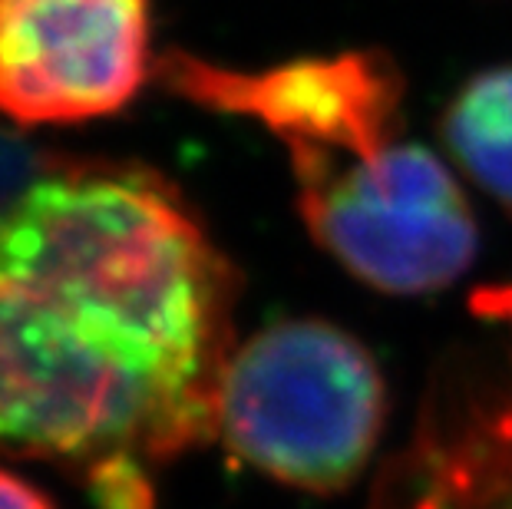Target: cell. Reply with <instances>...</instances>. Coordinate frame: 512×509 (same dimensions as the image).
<instances>
[{
	"instance_id": "8992f818",
	"label": "cell",
	"mask_w": 512,
	"mask_h": 509,
	"mask_svg": "<svg viewBox=\"0 0 512 509\" xmlns=\"http://www.w3.org/2000/svg\"><path fill=\"white\" fill-rule=\"evenodd\" d=\"M367 509H512V361H443Z\"/></svg>"
},
{
	"instance_id": "277c9868",
	"label": "cell",
	"mask_w": 512,
	"mask_h": 509,
	"mask_svg": "<svg viewBox=\"0 0 512 509\" xmlns=\"http://www.w3.org/2000/svg\"><path fill=\"white\" fill-rule=\"evenodd\" d=\"M156 73L166 90L202 110L258 123L285 146L291 166L367 156L403 139L407 80L387 50L298 57L265 70L169 50Z\"/></svg>"
},
{
	"instance_id": "9c48e42d",
	"label": "cell",
	"mask_w": 512,
	"mask_h": 509,
	"mask_svg": "<svg viewBox=\"0 0 512 509\" xmlns=\"http://www.w3.org/2000/svg\"><path fill=\"white\" fill-rule=\"evenodd\" d=\"M0 509H57V506L34 483L20 480L10 470H0Z\"/></svg>"
},
{
	"instance_id": "6da1fadb",
	"label": "cell",
	"mask_w": 512,
	"mask_h": 509,
	"mask_svg": "<svg viewBox=\"0 0 512 509\" xmlns=\"http://www.w3.org/2000/svg\"><path fill=\"white\" fill-rule=\"evenodd\" d=\"M238 268L179 186L67 166L0 212V453L152 509V470L219 437Z\"/></svg>"
},
{
	"instance_id": "52a82bcc",
	"label": "cell",
	"mask_w": 512,
	"mask_h": 509,
	"mask_svg": "<svg viewBox=\"0 0 512 509\" xmlns=\"http://www.w3.org/2000/svg\"><path fill=\"white\" fill-rule=\"evenodd\" d=\"M456 176L512 212V63L473 73L440 113Z\"/></svg>"
},
{
	"instance_id": "7a4b0ae2",
	"label": "cell",
	"mask_w": 512,
	"mask_h": 509,
	"mask_svg": "<svg viewBox=\"0 0 512 509\" xmlns=\"http://www.w3.org/2000/svg\"><path fill=\"white\" fill-rule=\"evenodd\" d=\"M387 404L384 371L364 341L324 318H288L232 351L215 440L271 483L337 496L374 463Z\"/></svg>"
},
{
	"instance_id": "3957f363",
	"label": "cell",
	"mask_w": 512,
	"mask_h": 509,
	"mask_svg": "<svg viewBox=\"0 0 512 509\" xmlns=\"http://www.w3.org/2000/svg\"><path fill=\"white\" fill-rule=\"evenodd\" d=\"M291 176L311 242L380 295H433L476 262L463 182L430 146L397 139L367 156L291 166Z\"/></svg>"
},
{
	"instance_id": "ba28073f",
	"label": "cell",
	"mask_w": 512,
	"mask_h": 509,
	"mask_svg": "<svg viewBox=\"0 0 512 509\" xmlns=\"http://www.w3.org/2000/svg\"><path fill=\"white\" fill-rule=\"evenodd\" d=\"M466 308H470L476 318L499 324V328L509 334V344H512V278L489 281V285L473 288Z\"/></svg>"
},
{
	"instance_id": "5b68a950",
	"label": "cell",
	"mask_w": 512,
	"mask_h": 509,
	"mask_svg": "<svg viewBox=\"0 0 512 509\" xmlns=\"http://www.w3.org/2000/svg\"><path fill=\"white\" fill-rule=\"evenodd\" d=\"M149 0H0V113L24 126L116 116L152 70Z\"/></svg>"
}]
</instances>
